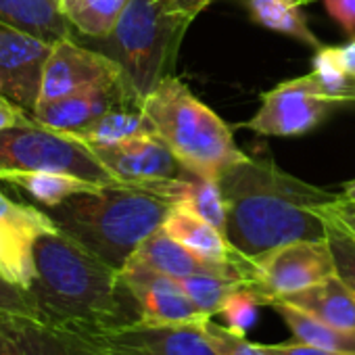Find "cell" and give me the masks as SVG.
<instances>
[{"instance_id": "1", "label": "cell", "mask_w": 355, "mask_h": 355, "mask_svg": "<svg viewBox=\"0 0 355 355\" xmlns=\"http://www.w3.org/2000/svg\"><path fill=\"white\" fill-rule=\"evenodd\" d=\"M218 182L226 201L224 234L245 261L295 241H326V209L343 197L301 182L274 161L251 157Z\"/></svg>"}, {"instance_id": "6", "label": "cell", "mask_w": 355, "mask_h": 355, "mask_svg": "<svg viewBox=\"0 0 355 355\" xmlns=\"http://www.w3.org/2000/svg\"><path fill=\"white\" fill-rule=\"evenodd\" d=\"M0 171H59L98 187L121 184L86 142L32 115L0 130Z\"/></svg>"}, {"instance_id": "22", "label": "cell", "mask_w": 355, "mask_h": 355, "mask_svg": "<svg viewBox=\"0 0 355 355\" xmlns=\"http://www.w3.org/2000/svg\"><path fill=\"white\" fill-rule=\"evenodd\" d=\"M270 307H274L278 315L284 320V324L291 328L293 340L305 343L318 349H326V351L355 353V330L334 328L284 301H274Z\"/></svg>"}, {"instance_id": "7", "label": "cell", "mask_w": 355, "mask_h": 355, "mask_svg": "<svg viewBox=\"0 0 355 355\" xmlns=\"http://www.w3.org/2000/svg\"><path fill=\"white\" fill-rule=\"evenodd\" d=\"M336 274L326 241H295L249 261V284L272 305Z\"/></svg>"}, {"instance_id": "2", "label": "cell", "mask_w": 355, "mask_h": 355, "mask_svg": "<svg viewBox=\"0 0 355 355\" xmlns=\"http://www.w3.org/2000/svg\"><path fill=\"white\" fill-rule=\"evenodd\" d=\"M36 276L28 288L36 320L73 332H103L138 322V307L121 272L61 230L36 241Z\"/></svg>"}, {"instance_id": "26", "label": "cell", "mask_w": 355, "mask_h": 355, "mask_svg": "<svg viewBox=\"0 0 355 355\" xmlns=\"http://www.w3.org/2000/svg\"><path fill=\"white\" fill-rule=\"evenodd\" d=\"M178 282L182 284V288L189 295V299L197 305V309L205 318H214L216 313H220L226 297L236 286H241L245 280H236V278H228V276H218V274H195V276L180 278Z\"/></svg>"}, {"instance_id": "9", "label": "cell", "mask_w": 355, "mask_h": 355, "mask_svg": "<svg viewBox=\"0 0 355 355\" xmlns=\"http://www.w3.org/2000/svg\"><path fill=\"white\" fill-rule=\"evenodd\" d=\"M86 334L105 355H220L201 330V324L148 326L125 324Z\"/></svg>"}, {"instance_id": "38", "label": "cell", "mask_w": 355, "mask_h": 355, "mask_svg": "<svg viewBox=\"0 0 355 355\" xmlns=\"http://www.w3.org/2000/svg\"><path fill=\"white\" fill-rule=\"evenodd\" d=\"M299 5H309V3H315V0H297Z\"/></svg>"}, {"instance_id": "20", "label": "cell", "mask_w": 355, "mask_h": 355, "mask_svg": "<svg viewBox=\"0 0 355 355\" xmlns=\"http://www.w3.org/2000/svg\"><path fill=\"white\" fill-rule=\"evenodd\" d=\"M0 21L51 44L69 38V19L61 0H0Z\"/></svg>"}, {"instance_id": "32", "label": "cell", "mask_w": 355, "mask_h": 355, "mask_svg": "<svg viewBox=\"0 0 355 355\" xmlns=\"http://www.w3.org/2000/svg\"><path fill=\"white\" fill-rule=\"evenodd\" d=\"M272 355H355V353H338V351H326L318 349L305 343L288 340V343H278V345H266Z\"/></svg>"}, {"instance_id": "23", "label": "cell", "mask_w": 355, "mask_h": 355, "mask_svg": "<svg viewBox=\"0 0 355 355\" xmlns=\"http://www.w3.org/2000/svg\"><path fill=\"white\" fill-rule=\"evenodd\" d=\"M146 134H155V128L146 117V113L142 111V107L123 105L111 109L109 113H105L94 123H90L88 128H84L73 136L90 146H101V144H117L128 138L146 136Z\"/></svg>"}, {"instance_id": "36", "label": "cell", "mask_w": 355, "mask_h": 355, "mask_svg": "<svg viewBox=\"0 0 355 355\" xmlns=\"http://www.w3.org/2000/svg\"><path fill=\"white\" fill-rule=\"evenodd\" d=\"M336 57H338V63L343 65V69H345L351 78H355V40L349 42L347 46L336 49Z\"/></svg>"}, {"instance_id": "34", "label": "cell", "mask_w": 355, "mask_h": 355, "mask_svg": "<svg viewBox=\"0 0 355 355\" xmlns=\"http://www.w3.org/2000/svg\"><path fill=\"white\" fill-rule=\"evenodd\" d=\"M163 3L180 17H184L189 24L211 3V0H163Z\"/></svg>"}, {"instance_id": "11", "label": "cell", "mask_w": 355, "mask_h": 355, "mask_svg": "<svg viewBox=\"0 0 355 355\" xmlns=\"http://www.w3.org/2000/svg\"><path fill=\"white\" fill-rule=\"evenodd\" d=\"M55 228L46 211L15 203L0 191V274L28 291L36 276V241Z\"/></svg>"}, {"instance_id": "28", "label": "cell", "mask_w": 355, "mask_h": 355, "mask_svg": "<svg viewBox=\"0 0 355 355\" xmlns=\"http://www.w3.org/2000/svg\"><path fill=\"white\" fill-rule=\"evenodd\" d=\"M326 214H328L326 243L332 253L336 276L347 284V288L355 297V232L347 224H343L330 209H326Z\"/></svg>"}, {"instance_id": "4", "label": "cell", "mask_w": 355, "mask_h": 355, "mask_svg": "<svg viewBox=\"0 0 355 355\" xmlns=\"http://www.w3.org/2000/svg\"><path fill=\"white\" fill-rule=\"evenodd\" d=\"M140 107L155 134L191 173L220 180L226 169L247 159L224 119L178 78H163Z\"/></svg>"}, {"instance_id": "35", "label": "cell", "mask_w": 355, "mask_h": 355, "mask_svg": "<svg viewBox=\"0 0 355 355\" xmlns=\"http://www.w3.org/2000/svg\"><path fill=\"white\" fill-rule=\"evenodd\" d=\"M343 224H347L353 232H355V201H349L345 197H340L336 203H332L328 207Z\"/></svg>"}, {"instance_id": "10", "label": "cell", "mask_w": 355, "mask_h": 355, "mask_svg": "<svg viewBox=\"0 0 355 355\" xmlns=\"http://www.w3.org/2000/svg\"><path fill=\"white\" fill-rule=\"evenodd\" d=\"M121 80L123 71L113 57L84 49L71 38H63L53 44V53L44 65L38 105L88 88L111 86Z\"/></svg>"}, {"instance_id": "17", "label": "cell", "mask_w": 355, "mask_h": 355, "mask_svg": "<svg viewBox=\"0 0 355 355\" xmlns=\"http://www.w3.org/2000/svg\"><path fill=\"white\" fill-rule=\"evenodd\" d=\"M132 259L140 261L142 266L161 272L169 278H187L195 274H218V276H228L236 280L249 282V263H214L207 261L193 251H189L184 245H180L175 239H171L163 226L155 230L150 236L142 241V245L136 249Z\"/></svg>"}, {"instance_id": "31", "label": "cell", "mask_w": 355, "mask_h": 355, "mask_svg": "<svg viewBox=\"0 0 355 355\" xmlns=\"http://www.w3.org/2000/svg\"><path fill=\"white\" fill-rule=\"evenodd\" d=\"M328 15L349 34L355 36V0H324Z\"/></svg>"}, {"instance_id": "18", "label": "cell", "mask_w": 355, "mask_h": 355, "mask_svg": "<svg viewBox=\"0 0 355 355\" xmlns=\"http://www.w3.org/2000/svg\"><path fill=\"white\" fill-rule=\"evenodd\" d=\"M163 230L184 245L195 255L214 263H243L245 259L232 249L226 234L207 220L191 214L189 209L173 207L163 222Z\"/></svg>"}, {"instance_id": "30", "label": "cell", "mask_w": 355, "mask_h": 355, "mask_svg": "<svg viewBox=\"0 0 355 355\" xmlns=\"http://www.w3.org/2000/svg\"><path fill=\"white\" fill-rule=\"evenodd\" d=\"M0 315H19L36 320V309L30 299V293L13 284L3 274H0Z\"/></svg>"}, {"instance_id": "15", "label": "cell", "mask_w": 355, "mask_h": 355, "mask_svg": "<svg viewBox=\"0 0 355 355\" xmlns=\"http://www.w3.org/2000/svg\"><path fill=\"white\" fill-rule=\"evenodd\" d=\"M0 355H105L86 334L34 318L0 315Z\"/></svg>"}, {"instance_id": "21", "label": "cell", "mask_w": 355, "mask_h": 355, "mask_svg": "<svg viewBox=\"0 0 355 355\" xmlns=\"http://www.w3.org/2000/svg\"><path fill=\"white\" fill-rule=\"evenodd\" d=\"M0 180L26 191L44 207H55L73 195L101 189L98 184L59 171H0Z\"/></svg>"}, {"instance_id": "3", "label": "cell", "mask_w": 355, "mask_h": 355, "mask_svg": "<svg viewBox=\"0 0 355 355\" xmlns=\"http://www.w3.org/2000/svg\"><path fill=\"white\" fill-rule=\"evenodd\" d=\"M173 207L155 191L113 184L73 195L44 211L57 230L121 272L142 241L163 226Z\"/></svg>"}, {"instance_id": "39", "label": "cell", "mask_w": 355, "mask_h": 355, "mask_svg": "<svg viewBox=\"0 0 355 355\" xmlns=\"http://www.w3.org/2000/svg\"><path fill=\"white\" fill-rule=\"evenodd\" d=\"M0 92H3V80H0Z\"/></svg>"}, {"instance_id": "14", "label": "cell", "mask_w": 355, "mask_h": 355, "mask_svg": "<svg viewBox=\"0 0 355 355\" xmlns=\"http://www.w3.org/2000/svg\"><path fill=\"white\" fill-rule=\"evenodd\" d=\"M90 148L121 184L148 189L150 184L173 180V178H180L189 171L157 134L136 136L117 144H101Z\"/></svg>"}, {"instance_id": "5", "label": "cell", "mask_w": 355, "mask_h": 355, "mask_svg": "<svg viewBox=\"0 0 355 355\" xmlns=\"http://www.w3.org/2000/svg\"><path fill=\"white\" fill-rule=\"evenodd\" d=\"M187 28L189 21L163 0H128L105 40L115 51L113 59L123 71V82L140 105L167 78L165 69Z\"/></svg>"}, {"instance_id": "13", "label": "cell", "mask_w": 355, "mask_h": 355, "mask_svg": "<svg viewBox=\"0 0 355 355\" xmlns=\"http://www.w3.org/2000/svg\"><path fill=\"white\" fill-rule=\"evenodd\" d=\"M53 44L0 21V80L3 94L30 115L40 101L44 65Z\"/></svg>"}, {"instance_id": "16", "label": "cell", "mask_w": 355, "mask_h": 355, "mask_svg": "<svg viewBox=\"0 0 355 355\" xmlns=\"http://www.w3.org/2000/svg\"><path fill=\"white\" fill-rule=\"evenodd\" d=\"M123 105H140V103L134 98V94L121 80L111 86L88 88L63 98L40 103L32 113V117L53 130L78 134L90 123H94L98 117L109 113L111 109Z\"/></svg>"}, {"instance_id": "33", "label": "cell", "mask_w": 355, "mask_h": 355, "mask_svg": "<svg viewBox=\"0 0 355 355\" xmlns=\"http://www.w3.org/2000/svg\"><path fill=\"white\" fill-rule=\"evenodd\" d=\"M26 117H30V113L26 109H21L19 105H15L11 98H7L3 92H0V130L11 128V125L24 121Z\"/></svg>"}, {"instance_id": "29", "label": "cell", "mask_w": 355, "mask_h": 355, "mask_svg": "<svg viewBox=\"0 0 355 355\" xmlns=\"http://www.w3.org/2000/svg\"><path fill=\"white\" fill-rule=\"evenodd\" d=\"M201 330L220 355H272L266 345L251 343L247 336L236 334L224 324H218L214 320L203 322Z\"/></svg>"}, {"instance_id": "37", "label": "cell", "mask_w": 355, "mask_h": 355, "mask_svg": "<svg viewBox=\"0 0 355 355\" xmlns=\"http://www.w3.org/2000/svg\"><path fill=\"white\" fill-rule=\"evenodd\" d=\"M343 197H345V199H349V201H355V180H353V182H349V184L345 187Z\"/></svg>"}, {"instance_id": "19", "label": "cell", "mask_w": 355, "mask_h": 355, "mask_svg": "<svg viewBox=\"0 0 355 355\" xmlns=\"http://www.w3.org/2000/svg\"><path fill=\"white\" fill-rule=\"evenodd\" d=\"M280 301L299 307L334 328L355 330V297L336 274Z\"/></svg>"}, {"instance_id": "12", "label": "cell", "mask_w": 355, "mask_h": 355, "mask_svg": "<svg viewBox=\"0 0 355 355\" xmlns=\"http://www.w3.org/2000/svg\"><path fill=\"white\" fill-rule=\"evenodd\" d=\"M121 278L132 293L138 307V322L148 326H182V324H203L205 318L197 305L189 299L182 284L161 272L130 259Z\"/></svg>"}, {"instance_id": "25", "label": "cell", "mask_w": 355, "mask_h": 355, "mask_svg": "<svg viewBox=\"0 0 355 355\" xmlns=\"http://www.w3.org/2000/svg\"><path fill=\"white\" fill-rule=\"evenodd\" d=\"M299 7L301 5L297 0H249L251 15L257 24L268 30L288 34L313 49H320V42L307 28Z\"/></svg>"}, {"instance_id": "27", "label": "cell", "mask_w": 355, "mask_h": 355, "mask_svg": "<svg viewBox=\"0 0 355 355\" xmlns=\"http://www.w3.org/2000/svg\"><path fill=\"white\" fill-rule=\"evenodd\" d=\"M259 307H263V299L249 282H243L226 297L220 309L222 324L232 332L247 336V332L257 324Z\"/></svg>"}, {"instance_id": "24", "label": "cell", "mask_w": 355, "mask_h": 355, "mask_svg": "<svg viewBox=\"0 0 355 355\" xmlns=\"http://www.w3.org/2000/svg\"><path fill=\"white\" fill-rule=\"evenodd\" d=\"M125 5L128 0H61L69 24L84 36L98 40H105L113 32Z\"/></svg>"}, {"instance_id": "8", "label": "cell", "mask_w": 355, "mask_h": 355, "mask_svg": "<svg viewBox=\"0 0 355 355\" xmlns=\"http://www.w3.org/2000/svg\"><path fill=\"white\" fill-rule=\"evenodd\" d=\"M340 103L315 84L309 76L278 84L261 96L259 111L249 119L247 128L263 136H301L313 130Z\"/></svg>"}]
</instances>
